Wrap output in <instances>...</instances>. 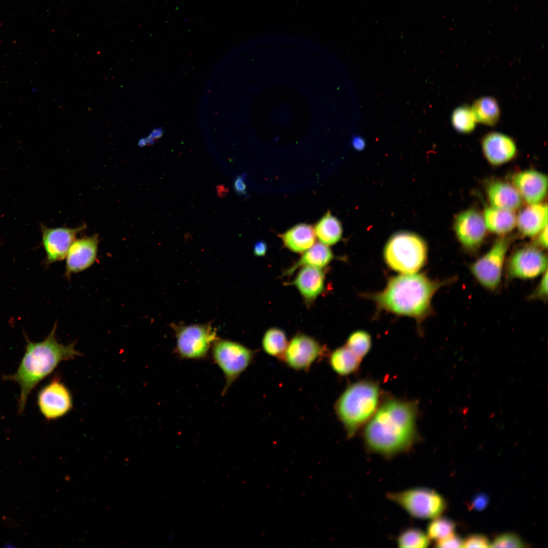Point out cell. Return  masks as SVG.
Wrapping results in <instances>:
<instances>
[{
    "label": "cell",
    "instance_id": "obj_1",
    "mask_svg": "<svg viewBox=\"0 0 548 548\" xmlns=\"http://www.w3.org/2000/svg\"><path fill=\"white\" fill-rule=\"evenodd\" d=\"M418 403L390 398L366 424L363 438L370 453L390 459L409 451L418 441Z\"/></svg>",
    "mask_w": 548,
    "mask_h": 548
},
{
    "label": "cell",
    "instance_id": "obj_2",
    "mask_svg": "<svg viewBox=\"0 0 548 548\" xmlns=\"http://www.w3.org/2000/svg\"><path fill=\"white\" fill-rule=\"evenodd\" d=\"M56 329L55 323L48 335L39 342L32 341L25 335V352L16 371L3 376L4 380L15 382L19 386V414L23 412L29 395L41 381L61 362L82 355L76 350V342L67 345L59 342L55 335Z\"/></svg>",
    "mask_w": 548,
    "mask_h": 548
},
{
    "label": "cell",
    "instance_id": "obj_3",
    "mask_svg": "<svg viewBox=\"0 0 548 548\" xmlns=\"http://www.w3.org/2000/svg\"><path fill=\"white\" fill-rule=\"evenodd\" d=\"M453 280L435 281L422 273H404L391 278L382 291L371 297L380 309L421 320L430 313L434 294Z\"/></svg>",
    "mask_w": 548,
    "mask_h": 548
},
{
    "label": "cell",
    "instance_id": "obj_4",
    "mask_svg": "<svg viewBox=\"0 0 548 548\" xmlns=\"http://www.w3.org/2000/svg\"><path fill=\"white\" fill-rule=\"evenodd\" d=\"M381 391L374 382L362 380L348 386L337 400L335 409L347 438L354 437L380 405Z\"/></svg>",
    "mask_w": 548,
    "mask_h": 548
},
{
    "label": "cell",
    "instance_id": "obj_5",
    "mask_svg": "<svg viewBox=\"0 0 548 548\" xmlns=\"http://www.w3.org/2000/svg\"><path fill=\"white\" fill-rule=\"evenodd\" d=\"M428 248L418 234L407 231L397 232L387 242L384 257L387 264L395 271L413 273L426 263Z\"/></svg>",
    "mask_w": 548,
    "mask_h": 548
},
{
    "label": "cell",
    "instance_id": "obj_6",
    "mask_svg": "<svg viewBox=\"0 0 548 548\" xmlns=\"http://www.w3.org/2000/svg\"><path fill=\"white\" fill-rule=\"evenodd\" d=\"M386 497L417 519L432 520L440 516L446 508L444 498L434 490L426 487L389 492Z\"/></svg>",
    "mask_w": 548,
    "mask_h": 548
},
{
    "label": "cell",
    "instance_id": "obj_7",
    "mask_svg": "<svg viewBox=\"0 0 548 548\" xmlns=\"http://www.w3.org/2000/svg\"><path fill=\"white\" fill-rule=\"evenodd\" d=\"M212 356L225 379L222 393L224 395L232 384L248 368L254 358V352L244 345L227 339H217L213 345Z\"/></svg>",
    "mask_w": 548,
    "mask_h": 548
},
{
    "label": "cell",
    "instance_id": "obj_8",
    "mask_svg": "<svg viewBox=\"0 0 548 548\" xmlns=\"http://www.w3.org/2000/svg\"><path fill=\"white\" fill-rule=\"evenodd\" d=\"M175 353L185 359L201 360L207 357L211 346L218 338L211 325H174Z\"/></svg>",
    "mask_w": 548,
    "mask_h": 548
},
{
    "label": "cell",
    "instance_id": "obj_9",
    "mask_svg": "<svg viewBox=\"0 0 548 548\" xmlns=\"http://www.w3.org/2000/svg\"><path fill=\"white\" fill-rule=\"evenodd\" d=\"M510 244L507 237L499 238L486 253L469 264L471 273L484 288L493 291L499 286Z\"/></svg>",
    "mask_w": 548,
    "mask_h": 548
},
{
    "label": "cell",
    "instance_id": "obj_10",
    "mask_svg": "<svg viewBox=\"0 0 548 548\" xmlns=\"http://www.w3.org/2000/svg\"><path fill=\"white\" fill-rule=\"evenodd\" d=\"M37 403L41 414L48 421L63 417L73 407L72 393L57 375L39 391Z\"/></svg>",
    "mask_w": 548,
    "mask_h": 548
},
{
    "label": "cell",
    "instance_id": "obj_11",
    "mask_svg": "<svg viewBox=\"0 0 548 548\" xmlns=\"http://www.w3.org/2000/svg\"><path fill=\"white\" fill-rule=\"evenodd\" d=\"M547 257L541 248L528 246L515 251L507 262L509 279L529 280L542 276L547 270Z\"/></svg>",
    "mask_w": 548,
    "mask_h": 548
},
{
    "label": "cell",
    "instance_id": "obj_12",
    "mask_svg": "<svg viewBox=\"0 0 548 548\" xmlns=\"http://www.w3.org/2000/svg\"><path fill=\"white\" fill-rule=\"evenodd\" d=\"M325 349L312 337L298 334L288 342L283 360L290 368L307 370L325 353Z\"/></svg>",
    "mask_w": 548,
    "mask_h": 548
},
{
    "label": "cell",
    "instance_id": "obj_13",
    "mask_svg": "<svg viewBox=\"0 0 548 548\" xmlns=\"http://www.w3.org/2000/svg\"><path fill=\"white\" fill-rule=\"evenodd\" d=\"M85 228V226L76 228L42 227V244L46 253L45 263H52L65 259L67 253L76 238Z\"/></svg>",
    "mask_w": 548,
    "mask_h": 548
},
{
    "label": "cell",
    "instance_id": "obj_14",
    "mask_svg": "<svg viewBox=\"0 0 548 548\" xmlns=\"http://www.w3.org/2000/svg\"><path fill=\"white\" fill-rule=\"evenodd\" d=\"M99 239L97 234L75 239L65 256L64 276L70 279L73 274L90 267L97 259Z\"/></svg>",
    "mask_w": 548,
    "mask_h": 548
},
{
    "label": "cell",
    "instance_id": "obj_15",
    "mask_svg": "<svg viewBox=\"0 0 548 548\" xmlns=\"http://www.w3.org/2000/svg\"><path fill=\"white\" fill-rule=\"evenodd\" d=\"M486 230L483 216L474 210L465 211L455 219V234L460 243L467 250L474 251L481 246Z\"/></svg>",
    "mask_w": 548,
    "mask_h": 548
},
{
    "label": "cell",
    "instance_id": "obj_16",
    "mask_svg": "<svg viewBox=\"0 0 548 548\" xmlns=\"http://www.w3.org/2000/svg\"><path fill=\"white\" fill-rule=\"evenodd\" d=\"M512 182L528 204L539 203L546 196L547 178L539 171L529 169L518 173L513 176Z\"/></svg>",
    "mask_w": 548,
    "mask_h": 548
},
{
    "label": "cell",
    "instance_id": "obj_17",
    "mask_svg": "<svg viewBox=\"0 0 548 548\" xmlns=\"http://www.w3.org/2000/svg\"><path fill=\"white\" fill-rule=\"evenodd\" d=\"M482 147L488 161L495 165L509 161L517 153V146L513 139L498 132L486 134L482 139Z\"/></svg>",
    "mask_w": 548,
    "mask_h": 548
},
{
    "label": "cell",
    "instance_id": "obj_18",
    "mask_svg": "<svg viewBox=\"0 0 548 548\" xmlns=\"http://www.w3.org/2000/svg\"><path fill=\"white\" fill-rule=\"evenodd\" d=\"M529 205L516 218V225L523 235L532 237L547 226V206L540 203Z\"/></svg>",
    "mask_w": 548,
    "mask_h": 548
},
{
    "label": "cell",
    "instance_id": "obj_19",
    "mask_svg": "<svg viewBox=\"0 0 548 548\" xmlns=\"http://www.w3.org/2000/svg\"><path fill=\"white\" fill-rule=\"evenodd\" d=\"M487 192L491 207L513 212L522 204V198L518 190L508 183L493 182L488 185Z\"/></svg>",
    "mask_w": 548,
    "mask_h": 548
},
{
    "label": "cell",
    "instance_id": "obj_20",
    "mask_svg": "<svg viewBox=\"0 0 548 548\" xmlns=\"http://www.w3.org/2000/svg\"><path fill=\"white\" fill-rule=\"evenodd\" d=\"M325 275L319 268L304 266L298 273L293 284L307 300L318 296L324 288Z\"/></svg>",
    "mask_w": 548,
    "mask_h": 548
},
{
    "label": "cell",
    "instance_id": "obj_21",
    "mask_svg": "<svg viewBox=\"0 0 548 548\" xmlns=\"http://www.w3.org/2000/svg\"><path fill=\"white\" fill-rule=\"evenodd\" d=\"M279 236L286 248L297 253L307 250L316 240L314 229L306 223L295 225Z\"/></svg>",
    "mask_w": 548,
    "mask_h": 548
},
{
    "label": "cell",
    "instance_id": "obj_22",
    "mask_svg": "<svg viewBox=\"0 0 548 548\" xmlns=\"http://www.w3.org/2000/svg\"><path fill=\"white\" fill-rule=\"evenodd\" d=\"M487 229L498 234L511 231L516 225V216L512 211L493 207L487 208L483 216Z\"/></svg>",
    "mask_w": 548,
    "mask_h": 548
},
{
    "label": "cell",
    "instance_id": "obj_23",
    "mask_svg": "<svg viewBox=\"0 0 548 548\" xmlns=\"http://www.w3.org/2000/svg\"><path fill=\"white\" fill-rule=\"evenodd\" d=\"M333 257L332 252L328 246L321 243H316L304 252L300 258L285 271V274H292L301 266L322 268L328 265Z\"/></svg>",
    "mask_w": 548,
    "mask_h": 548
},
{
    "label": "cell",
    "instance_id": "obj_24",
    "mask_svg": "<svg viewBox=\"0 0 548 548\" xmlns=\"http://www.w3.org/2000/svg\"><path fill=\"white\" fill-rule=\"evenodd\" d=\"M314 231L320 243L330 246L338 242L342 234L339 220L328 211L316 224Z\"/></svg>",
    "mask_w": 548,
    "mask_h": 548
},
{
    "label": "cell",
    "instance_id": "obj_25",
    "mask_svg": "<svg viewBox=\"0 0 548 548\" xmlns=\"http://www.w3.org/2000/svg\"><path fill=\"white\" fill-rule=\"evenodd\" d=\"M361 360L346 346L333 351L329 355V363L338 374L346 376L355 372Z\"/></svg>",
    "mask_w": 548,
    "mask_h": 548
},
{
    "label": "cell",
    "instance_id": "obj_26",
    "mask_svg": "<svg viewBox=\"0 0 548 548\" xmlns=\"http://www.w3.org/2000/svg\"><path fill=\"white\" fill-rule=\"evenodd\" d=\"M471 109L476 122L493 126L498 122L500 112L496 100L489 96L482 97L475 100Z\"/></svg>",
    "mask_w": 548,
    "mask_h": 548
},
{
    "label": "cell",
    "instance_id": "obj_27",
    "mask_svg": "<svg viewBox=\"0 0 548 548\" xmlns=\"http://www.w3.org/2000/svg\"><path fill=\"white\" fill-rule=\"evenodd\" d=\"M288 344L284 331L277 328H272L267 330L262 340L264 352L281 361L283 360Z\"/></svg>",
    "mask_w": 548,
    "mask_h": 548
},
{
    "label": "cell",
    "instance_id": "obj_28",
    "mask_svg": "<svg viewBox=\"0 0 548 548\" xmlns=\"http://www.w3.org/2000/svg\"><path fill=\"white\" fill-rule=\"evenodd\" d=\"M396 543L399 547L422 548L429 546L430 539L426 532L418 528L410 527L399 534Z\"/></svg>",
    "mask_w": 548,
    "mask_h": 548
},
{
    "label": "cell",
    "instance_id": "obj_29",
    "mask_svg": "<svg viewBox=\"0 0 548 548\" xmlns=\"http://www.w3.org/2000/svg\"><path fill=\"white\" fill-rule=\"evenodd\" d=\"M451 122L455 129L462 133L473 131L476 123L471 107L467 106H461L454 110L451 116Z\"/></svg>",
    "mask_w": 548,
    "mask_h": 548
},
{
    "label": "cell",
    "instance_id": "obj_30",
    "mask_svg": "<svg viewBox=\"0 0 548 548\" xmlns=\"http://www.w3.org/2000/svg\"><path fill=\"white\" fill-rule=\"evenodd\" d=\"M455 529V524L452 520L439 516L428 524L426 533L430 540L436 541L454 533Z\"/></svg>",
    "mask_w": 548,
    "mask_h": 548
},
{
    "label": "cell",
    "instance_id": "obj_31",
    "mask_svg": "<svg viewBox=\"0 0 548 548\" xmlns=\"http://www.w3.org/2000/svg\"><path fill=\"white\" fill-rule=\"evenodd\" d=\"M346 346L362 360L370 349L371 336L365 331L357 330L349 335Z\"/></svg>",
    "mask_w": 548,
    "mask_h": 548
},
{
    "label": "cell",
    "instance_id": "obj_32",
    "mask_svg": "<svg viewBox=\"0 0 548 548\" xmlns=\"http://www.w3.org/2000/svg\"><path fill=\"white\" fill-rule=\"evenodd\" d=\"M524 543L520 537L512 533H505L496 537L491 542L492 547H523Z\"/></svg>",
    "mask_w": 548,
    "mask_h": 548
},
{
    "label": "cell",
    "instance_id": "obj_33",
    "mask_svg": "<svg viewBox=\"0 0 548 548\" xmlns=\"http://www.w3.org/2000/svg\"><path fill=\"white\" fill-rule=\"evenodd\" d=\"M491 542L488 538L482 534H471L463 540L462 547H489Z\"/></svg>",
    "mask_w": 548,
    "mask_h": 548
},
{
    "label": "cell",
    "instance_id": "obj_34",
    "mask_svg": "<svg viewBox=\"0 0 548 548\" xmlns=\"http://www.w3.org/2000/svg\"><path fill=\"white\" fill-rule=\"evenodd\" d=\"M547 297V270L542 275L535 289L529 296V299L545 300Z\"/></svg>",
    "mask_w": 548,
    "mask_h": 548
},
{
    "label": "cell",
    "instance_id": "obj_35",
    "mask_svg": "<svg viewBox=\"0 0 548 548\" xmlns=\"http://www.w3.org/2000/svg\"><path fill=\"white\" fill-rule=\"evenodd\" d=\"M435 542V546L437 547H462L463 540L459 535L453 533Z\"/></svg>",
    "mask_w": 548,
    "mask_h": 548
},
{
    "label": "cell",
    "instance_id": "obj_36",
    "mask_svg": "<svg viewBox=\"0 0 548 548\" xmlns=\"http://www.w3.org/2000/svg\"><path fill=\"white\" fill-rule=\"evenodd\" d=\"M489 502V498L486 495L479 494L474 497L471 502V507L477 510L484 509Z\"/></svg>",
    "mask_w": 548,
    "mask_h": 548
},
{
    "label": "cell",
    "instance_id": "obj_37",
    "mask_svg": "<svg viewBox=\"0 0 548 548\" xmlns=\"http://www.w3.org/2000/svg\"><path fill=\"white\" fill-rule=\"evenodd\" d=\"M244 175L239 176L236 177L234 183V188L235 192L239 195L246 194V184L245 182Z\"/></svg>",
    "mask_w": 548,
    "mask_h": 548
},
{
    "label": "cell",
    "instance_id": "obj_38",
    "mask_svg": "<svg viewBox=\"0 0 548 548\" xmlns=\"http://www.w3.org/2000/svg\"><path fill=\"white\" fill-rule=\"evenodd\" d=\"M537 247L546 249L547 247V226L542 230L538 234L536 239Z\"/></svg>",
    "mask_w": 548,
    "mask_h": 548
},
{
    "label": "cell",
    "instance_id": "obj_39",
    "mask_svg": "<svg viewBox=\"0 0 548 548\" xmlns=\"http://www.w3.org/2000/svg\"><path fill=\"white\" fill-rule=\"evenodd\" d=\"M267 250L266 243L263 241H259L256 243L254 247V253L257 256H263L265 255Z\"/></svg>",
    "mask_w": 548,
    "mask_h": 548
},
{
    "label": "cell",
    "instance_id": "obj_40",
    "mask_svg": "<svg viewBox=\"0 0 548 548\" xmlns=\"http://www.w3.org/2000/svg\"><path fill=\"white\" fill-rule=\"evenodd\" d=\"M352 144L353 148L358 151L363 150L365 147V140L359 136H354L352 139Z\"/></svg>",
    "mask_w": 548,
    "mask_h": 548
},
{
    "label": "cell",
    "instance_id": "obj_41",
    "mask_svg": "<svg viewBox=\"0 0 548 548\" xmlns=\"http://www.w3.org/2000/svg\"><path fill=\"white\" fill-rule=\"evenodd\" d=\"M163 134V130L161 128H157L153 130L150 135L146 139L147 143H153L156 139L160 138Z\"/></svg>",
    "mask_w": 548,
    "mask_h": 548
}]
</instances>
